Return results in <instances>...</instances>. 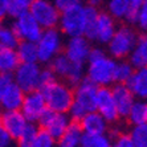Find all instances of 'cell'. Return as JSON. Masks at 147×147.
Listing matches in <instances>:
<instances>
[{
  "label": "cell",
  "instance_id": "obj_32",
  "mask_svg": "<svg viewBox=\"0 0 147 147\" xmlns=\"http://www.w3.org/2000/svg\"><path fill=\"white\" fill-rule=\"evenodd\" d=\"M19 42H20V40L12 31V28L1 27V29H0V45L1 47L8 49H16Z\"/></svg>",
  "mask_w": 147,
  "mask_h": 147
},
{
  "label": "cell",
  "instance_id": "obj_40",
  "mask_svg": "<svg viewBox=\"0 0 147 147\" xmlns=\"http://www.w3.org/2000/svg\"><path fill=\"white\" fill-rule=\"evenodd\" d=\"M11 144H12V138L0 126V147H11Z\"/></svg>",
  "mask_w": 147,
  "mask_h": 147
},
{
  "label": "cell",
  "instance_id": "obj_17",
  "mask_svg": "<svg viewBox=\"0 0 147 147\" xmlns=\"http://www.w3.org/2000/svg\"><path fill=\"white\" fill-rule=\"evenodd\" d=\"M24 97H25V93L15 82H12L11 85H8L4 89L0 106L4 109V111H16V110H20L21 105H23V101H24Z\"/></svg>",
  "mask_w": 147,
  "mask_h": 147
},
{
  "label": "cell",
  "instance_id": "obj_41",
  "mask_svg": "<svg viewBox=\"0 0 147 147\" xmlns=\"http://www.w3.org/2000/svg\"><path fill=\"white\" fill-rule=\"evenodd\" d=\"M7 16V0H0V20Z\"/></svg>",
  "mask_w": 147,
  "mask_h": 147
},
{
  "label": "cell",
  "instance_id": "obj_36",
  "mask_svg": "<svg viewBox=\"0 0 147 147\" xmlns=\"http://www.w3.org/2000/svg\"><path fill=\"white\" fill-rule=\"evenodd\" d=\"M57 81V77L53 72H52L49 68L47 69H41V73H40V85H38V90L41 88H44L47 85H51L53 82Z\"/></svg>",
  "mask_w": 147,
  "mask_h": 147
},
{
  "label": "cell",
  "instance_id": "obj_35",
  "mask_svg": "<svg viewBox=\"0 0 147 147\" xmlns=\"http://www.w3.org/2000/svg\"><path fill=\"white\" fill-rule=\"evenodd\" d=\"M56 146V140L49 135L45 130H38L36 140L33 143V147H55Z\"/></svg>",
  "mask_w": 147,
  "mask_h": 147
},
{
  "label": "cell",
  "instance_id": "obj_12",
  "mask_svg": "<svg viewBox=\"0 0 147 147\" xmlns=\"http://www.w3.org/2000/svg\"><path fill=\"white\" fill-rule=\"evenodd\" d=\"M90 51H92V47H90L89 40L85 38L84 36H81V37L69 38L65 45L64 55H65L66 58H68L70 62H73V64L84 65L85 61H88Z\"/></svg>",
  "mask_w": 147,
  "mask_h": 147
},
{
  "label": "cell",
  "instance_id": "obj_6",
  "mask_svg": "<svg viewBox=\"0 0 147 147\" xmlns=\"http://www.w3.org/2000/svg\"><path fill=\"white\" fill-rule=\"evenodd\" d=\"M29 13L42 28V31L53 29L60 21V12L55 7V4L47 0H33L29 7Z\"/></svg>",
  "mask_w": 147,
  "mask_h": 147
},
{
  "label": "cell",
  "instance_id": "obj_11",
  "mask_svg": "<svg viewBox=\"0 0 147 147\" xmlns=\"http://www.w3.org/2000/svg\"><path fill=\"white\" fill-rule=\"evenodd\" d=\"M45 110H47V105H45V99L40 90H34L32 93L25 94L20 111L28 121V123L37 122Z\"/></svg>",
  "mask_w": 147,
  "mask_h": 147
},
{
  "label": "cell",
  "instance_id": "obj_3",
  "mask_svg": "<svg viewBox=\"0 0 147 147\" xmlns=\"http://www.w3.org/2000/svg\"><path fill=\"white\" fill-rule=\"evenodd\" d=\"M138 38L139 37H138L135 29H133L129 25H122V27L117 28L113 38L107 44L111 58L113 60L117 58V60L122 61L123 58L129 57L130 53L133 52L134 47L137 45Z\"/></svg>",
  "mask_w": 147,
  "mask_h": 147
},
{
  "label": "cell",
  "instance_id": "obj_33",
  "mask_svg": "<svg viewBox=\"0 0 147 147\" xmlns=\"http://www.w3.org/2000/svg\"><path fill=\"white\" fill-rule=\"evenodd\" d=\"M129 135L137 147H147V125L133 126Z\"/></svg>",
  "mask_w": 147,
  "mask_h": 147
},
{
  "label": "cell",
  "instance_id": "obj_22",
  "mask_svg": "<svg viewBox=\"0 0 147 147\" xmlns=\"http://www.w3.org/2000/svg\"><path fill=\"white\" fill-rule=\"evenodd\" d=\"M16 55L20 64H37V47L34 42L20 41L16 47Z\"/></svg>",
  "mask_w": 147,
  "mask_h": 147
},
{
  "label": "cell",
  "instance_id": "obj_45",
  "mask_svg": "<svg viewBox=\"0 0 147 147\" xmlns=\"http://www.w3.org/2000/svg\"><path fill=\"white\" fill-rule=\"evenodd\" d=\"M0 121H1V113H0Z\"/></svg>",
  "mask_w": 147,
  "mask_h": 147
},
{
  "label": "cell",
  "instance_id": "obj_14",
  "mask_svg": "<svg viewBox=\"0 0 147 147\" xmlns=\"http://www.w3.org/2000/svg\"><path fill=\"white\" fill-rule=\"evenodd\" d=\"M28 125V121L24 118L20 110L16 111H3L1 113V121H0V126L8 133L12 139H19L23 131Z\"/></svg>",
  "mask_w": 147,
  "mask_h": 147
},
{
  "label": "cell",
  "instance_id": "obj_38",
  "mask_svg": "<svg viewBox=\"0 0 147 147\" xmlns=\"http://www.w3.org/2000/svg\"><path fill=\"white\" fill-rule=\"evenodd\" d=\"M111 147H137L131 140L129 134H118V137L113 142Z\"/></svg>",
  "mask_w": 147,
  "mask_h": 147
},
{
  "label": "cell",
  "instance_id": "obj_20",
  "mask_svg": "<svg viewBox=\"0 0 147 147\" xmlns=\"http://www.w3.org/2000/svg\"><path fill=\"white\" fill-rule=\"evenodd\" d=\"M129 62L135 70L147 68V42L143 36L138 38L137 45L129 56Z\"/></svg>",
  "mask_w": 147,
  "mask_h": 147
},
{
  "label": "cell",
  "instance_id": "obj_1",
  "mask_svg": "<svg viewBox=\"0 0 147 147\" xmlns=\"http://www.w3.org/2000/svg\"><path fill=\"white\" fill-rule=\"evenodd\" d=\"M117 61L107 56L102 49L92 48L88 57L86 78L98 88H109L114 82Z\"/></svg>",
  "mask_w": 147,
  "mask_h": 147
},
{
  "label": "cell",
  "instance_id": "obj_13",
  "mask_svg": "<svg viewBox=\"0 0 147 147\" xmlns=\"http://www.w3.org/2000/svg\"><path fill=\"white\" fill-rule=\"evenodd\" d=\"M110 90L119 118H127L131 111V107L135 103V97L129 90V88L122 84H115Z\"/></svg>",
  "mask_w": 147,
  "mask_h": 147
},
{
  "label": "cell",
  "instance_id": "obj_23",
  "mask_svg": "<svg viewBox=\"0 0 147 147\" xmlns=\"http://www.w3.org/2000/svg\"><path fill=\"white\" fill-rule=\"evenodd\" d=\"M19 58H17L15 49H8L0 45V73H12L19 66Z\"/></svg>",
  "mask_w": 147,
  "mask_h": 147
},
{
  "label": "cell",
  "instance_id": "obj_26",
  "mask_svg": "<svg viewBox=\"0 0 147 147\" xmlns=\"http://www.w3.org/2000/svg\"><path fill=\"white\" fill-rule=\"evenodd\" d=\"M127 119L133 126L147 125V101H135Z\"/></svg>",
  "mask_w": 147,
  "mask_h": 147
},
{
  "label": "cell",
  "instance_id": "obj_4",
  "mask_svg": "<svg viewBox=\"0 0 147 147\" xmlns=\"http://www.w3.org/2000/svg\"><path fill=\"white\" fill-rule=\"evenodd\" d=\"M60 31L70 38L81 37L85 32V5L78 3L69 8L68 11L60 13Z\"/></svg>",
  "mask_w": 147,
  "mask_h": 147
},
{
  "label": "cell",
  "instance_id": "obj_21",
  "mask_svg": "<svg viewBox=\"0 0 147 147\" xmlns=\"http://www.w3.org/2000/svg\"><path fill=\"white\" fill-rule=\"evenodd\" d=\"M82 135L84 133L80 127V123L70 122L64 135L58 139V147H80Z\"/></svg>",
  "mask_w": 147,
  "mask_h": 147
},
{
  "label": "cell",
  "instance_id": "obj_37",
  "mask_svg": "<svg viewBox=\"0 0 147 147\" xmlns=\"http://www.w3.org/2000/svg\"><path fill=\"white\" fill-rule=\"evenodd\" d=\"M137 25L140 29L147 31V0H142L139 13H138V19H137Z\"/></svg>",
  "mask_w": 147,
  "mask_h": 147
},
{
  "label": "cell",
  "instance_id": "obj_7",
  "mask_svg": "<svg viewBox=\"0 0 147 147\" xmlns=\"http://www.w3.org/2000/svg\"><path fill=\"white\" fill-rule=\"evenodd\" d=\"M40 73L41 68L38 64H19L12 76H13V82L27 94L38 90Z\"/></svg>",
  "mask_w": 147,
  "mask_h": 147
},
{
  "label": "cell",
  "instance_id": "obj_9",
  "mask_svg": "<svg viewBox=\"0 0 147 147\" xmlns=\"http://www.w3.org/2000/svg\"><path fill=\"white\" fill-rule=\"evenodd\" d=\"M98 86H96L92 81L84 78L78 85L74 88V102L81 106L86 113L97 111V92Z\"/></svg>",
  "mask_w": 147,
  "mask_h": 147
},
{
  "label": "cell",
  "instance_id": "obj_15",
  "mask_svg": "<svg viewBox=\"0 0 147 147\" xmlns=\"http://www.w3.org/2000/svg\"><path fill=\"white\" fill-rule=\"evenodd\" d=\"M97 113L101 114L107 123L115 122L119 118L109 88H99L97 92Z\"/></svg>",
  "mask_w": 147,
  "mask_h": 147
},
{
  "label": "cell",
  "instance_id": "obj_44",
  "mask_svg": "<svg viewBox=\"0 0 147 147\" xmlns=\"http://www.w3.org/2000/svg\"><path fill=\"white\" fill-rule=\"evenodd\" d=\"M0 29H1V20H0Z\"/></svg>",
  "mask_w": 147,
  "mask_h": 147
},
{
  "label": "cell",
  "instance_id": "obj_34",
  "mask_svg": "<svg viewBox=\"0 0 147 147\" xmlns=\"http://www.w3.org/2000/svg\"><path fill=\"white\" fill-rule=\"evenodd\" d=\"M140 4H142V0H129V5H127V11L123 20H126L129 24H137Z\"/></svg>",
  "mask_w": 147,
  "mask_h": 147
},
{
  "label": "cell",
  "instance_id": "obj_39",
  "mask_svg": "<svg viewBox=\"0 0 147 147\" xmlns=\"http://www.w3.org/2000/svg\"><path fill=\"white\" fill-rule=\"evenodd\" d=\"M77 3H78V0H56L53 4H55V7L57 8L58 12L62 13V12L68 11L69 8H72L73 5H76Z\"/></svg>",
  "mask_w": 147,
  "mask_h": 147
},
{
  "label": "cell",
  "instance_id": "obj_19",
  "mask_svg": "<svg viewBox=\"0 0 147 147\" xmlns=\"http://www.w3.org/2000/svg\"><path fill=\"white\" fill-rule=\"evenodd\" d=\"M126 86L135 98H139V101H147V68L134 70Z\"/></svg>",
  "mask_w": 147,
  "mask_h": 147
},
{
  "label": "cell",
  "instance_id": "obj_43",
  "mask_svg": "<svg viewBox=\"0 0 147 147\" xmlns=\"http://www.w3.org/2000/svg\"><path fill=\"white\" fill-rule=\"evenodd\" d=\"M144 37V40H146V42H147V33H146V36H143Z\"/></svg>",
  "mask_w": 147,
  "mask_h": 147
},
{
  "label": "cell",
  "instance_id": "obj_10",
  "mask_svg": "<svg viewBox=\"0 0 147 147\" xmlns=\"http://www.w3.org/2000/svg\"><path fill=\"white\" fill-rule=\"evenodd\" d=\"M12 31L15 32V34L20 41H29L34 44L40 40L41 34L44 32L42 28L31 16V13H27L15 20L13 25H12Z\"/></svg>",
  "mask_w": 147,
  "mask_h": 147
},
{
  "label": "cell",
  "instance_id": "obj_31",
  "mask_svg": "<svg viewBox=\"0 0 147 147\" xmlns=\"http://www.w3.org/2000/svg\"><path fill=\"white\" fill-rule=\"evenodd\" d=\"M129 5V0H111L107 3V13L113 17L114 20H123Z\"/></svg>",
  "mask_w": 147,
  "mask_h": 147
},
{
  "label": "cell",
  "instance_id": "obj_29",
  "mask_svg": "<svg viewBox=\"0 0 147 147\" xmlns=\"http://www.w3.org/2000/svg\"><path fill=\"white\" fill-rule=\"evenodd\" d=\"M111 144L113 142L106 134H101V135L84 134L80 147H111Z\"/></svg>",
  "mask_w": 147,
  "mask_h": 147
},
{
  "label": "cell",
  "instance_id": "obj_28",
  "mask_svg": "<svg viewBox=\"0 0 147 147\" xmlns=\"http://www.w3.org/2000/svg\"><path fill=\"white\" fill-rule=\"evenodd\" d=\"M135 69L130 65L129 61H118L115 64V70H114V82L115 84H122L126 85L127 81L131 78Z\"/></svg>",
  "mask_w": 147,
  "mask_h": 147
},
{
  "label": "cell",
  "instance_id": "obj_24",
  "mask_svg": "<svg viewBox=\"0 0 147 147\" xmlns=\"http://www.w3.org/2000/svg\"><path fill=\"white\" fill-rule=\"evenodd\" d=\"M98 15L99 11L96 7H92L89 4L85 5V32H84V37L88 38V40L96 38V27Z\"/></svg>",
  "mask_w": 147,
  "mask_h": 147
},
{
  "label": "cell",
  "instance_id": "obj_18",
  "mask_svg": "<svg viewBox=\"0 0 147 147\" xmlns=\"http://www.w3.org/2000/svg\"><path fill=\"white\" fill-rule=\"evenodd\" d=\"M107 122L102 118L101 114L97 111L88 113L81 121H80V127L84 134H89V135H101V134H106L107 130Z\"/></svg>",
  "mask_w": 147,
  "mask_h": 147
},
{
  "label": "cell",
  "instance_id": "obj_2",
  "mask_svg": "<svg viewBox=\"0 0 147 147\" xmlns=\"http://www.w3.org/2000/svg\"><path fill=\"white\" fill-rule=\"evenodd\" d=\"M45 99L47 109L55 113L68 114L69 109L74 102V92L68 84L56 81L40 89Z\"/></svg>",
  "mask_w": 147,
  "mask_h": 147
},
{
  "label": "cell",
  "instance_id": "obj_27",
  "mask_svg": "<svg viewBox=\"0 0 147 147\" xmlns=\"http://www.w3.org/2000/svg\"><path fill=\"white\" fill-rule=\"evenodd\" d=\"M32 0H7V16L17 20L19 17L29 13Z\"/></svg>",
  "mask_w": 147,
  "mask_h": 147
},
{
  "label": "cell",
  "instance_id": "obj_42",
  "mask_svg": "<svg viewBox=\"0 0 147 147\" xmlns=\"http://www.w3.org/2000/svg\"><path fill=\"white\" fill-rule=\"evenodd\" d=\"M3 92H4V89L0 86V103H1V97H3Z\"/></svg>",
  "mask_w": 147,
  "mask_h": 147
},
{
  "label": "cell",
  "instance_id": "obj_25",
  "mask_svg": "<svg viewBox=\"0 0 147 147\" xmlns=\"http://www.w3.org/2000/svg\"><path fill=\"white\" fill-rule=\"evenodd\" d=\"M73 62H70L66 58L64 53H60L56 56L51 62H49V69L56 74V77H61V78H66V76L69 74L70 69H72Z\"/></svg>",
  "mask_w": 147,
  "mask_h": 147
},
{
  "label": "cell",
  "instance_id": "obj_5",
  "mask_svg": "<svg viewBox=\"0 0 147 147\" xmlns=\"http://www.w3.org/2000/svg\"><path fill=\"white\" fill-rule=\"evenodd\" d=\"M36 47H37V60L44 64H49L56 56L61 53V32L57 28L44 31L40 40L36 42Z\"/></svg>",
  "mask_w": 147,
  "mask_h": 147
},
{
  "label": "cell",
  "instance_id": "obj_8",
  "mask_svg": "<svg viewBox=\"0 0 147 147\" xmlns=\"http://www.w3.org/2000/svg\"><path fill=\"white\" fill-rule=\"evenodd\" d=\"M70 122L72 121L69 119L68 114L55 113L48 109L41 114V117L37 121L41 130H45L55 140H58L64 135Z\"/></svg>",
  "mask_w": 147,
  "mask_h": 147
},
{
  "label": "cell",
  "instance_id": "obj_16",
  "mask_svg": "<svg viewBox=\"0 0 147 147\" xmlns=\"http://www.w3.org/2000/svg\"><path fill=\"white\" fill-rule=\"evenodd\" d=\"M117 31L115 20L107 12H99L96 27V38L101 44H109Z\"/></svg>",
  "mask_w": 147,
  "mask_h": 147
},
{
  "label": "cell",
  "instance_id": "obj_30",
  "mask_svg": "<svg viewBox=\"0 0 147 147\" xmlns=\"http://www.w3.org/2000/svg\"><path fill=\"white\" fill-rule=\"evenodd\" d=\"M38 130L40 129L34 123H28L25 130L23 131V134L17 139L19 147H33V143H34V140H36Z\"/></svg>",
  "mask_w": 147,
  "mask_h": 147
}]
</instances>
